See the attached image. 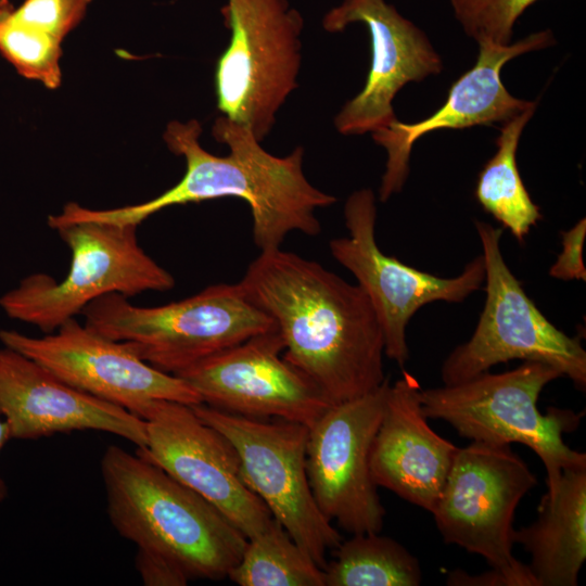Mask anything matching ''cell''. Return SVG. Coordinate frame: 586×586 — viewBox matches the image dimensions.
<instances>
[{
  "mask_svg": "<svg viewBox=\"0 0 586 586\" xmlns=\"http://www.w3.org/2000/svg\"><path fill=\"white\" fill-rule=\"evenodd\" d=\"M420 391L408 372L390 383L370 471L377 486L432 513L458 447L430 428Z\"/></svg>",
  "mask_w": 586,
  "mask_h": 586,
  "instance_id": "cell-19",
  "label": "cell"
},
{
  "mask_svg": "<svg viewBox=\"0 0 586 586\" xmlns=\"http://www.w3.org/2000/svg\"><path fill=\"white\" fill-rule=\"evenodd\" d=\"M344 219L349 235L332 239L330 252L368 296L383 332L384 354L404 367L412 316L428 304L462 303L477 291L485 279L483 256L471 259L459 275L443 278L384 254L375 240V196L368 188L347 198Z\"/></svg>",
  "mask_w": 586,
  "mask_h": 586,
  "instance_id": "cell-11",
  "label": "cell"
},
{
  "mask_svg": "<svg viewBox=\"0 0 586 586\" xmlns=\"http://www.w3.org/2000/svg\"><path fill=\"white\" fill-rule=\"evenodd\" d=\"M228 577L240 586H324L323 570L276 519L247 539Z\"/></svg>",
  "mask_w": 586,
  "mask_h": 586,
  "instance_id": "cell-23",
  "label": "cell"
},
{
  "mask_svg": "<svg viewBox=\"0 0 586 586\" xmlns=\"http://www.w3.org/2000/svg\"><path fill=\"white\" fill-rule=\"evenodd\" d=\"M142 419L148 443L136 453L213 504L247 539L268 527L273 517L244 483L233 445L191 405L154 400Z\"/></svg>",
  "mask_w": 586,
  "mask_h": 586,
  "instance_id": "cell-14",
  "label": "cell"
},
{
  "mask_svg": "<svg viewBox=\"0 0 586 586\" xmlns=\"http://www.w3.org/2000/svg\"><path fill=\"white\" fill-rule=\"evenodd\" d=\"M191 406L199 418L233 445L244 483L323 570L328 551L340 545L342 536L318 508L309 486L308 428L282 419L241 416L204 403Z\"/></svg>",
  "mask_w": 586,
  "mask_h": 586,
  "instance_id": "cell-10",
  "label": "cell"
},
{
  "mask_svg": "<svg viewBox=\"0 0 586 586\" xmlns=\"http://www.w3.org/2000/svg\"><path fill=\"white\" fill-rule=\"evenodd\" d=\"M91 0H25L11 17L30 29L60 42L81 20Z\"/></svg>",
  "mask_w": 586,
  "mask_h": 586,
  "instance_id": "cell-26",
  "label": "cell"
},
{
  "mask_svg": "<svg viewBox=\"0 0 586 586\" xmlns=\"http://www.w3.org/2000/svg\"><path fill=\"white\" fill-rule=\"evenodd\" d=\"M230 40L215 68L217 109L262 142L297 88L304 20L288 0H228Z\"/></svg>",
  "mask_w": 586,
  "mask_h": 586,
  "instance_id": "cell-8",
  "label": "cell"
},
{
  "mask_svg": "<svg viewBox=\"0 0 586 586\" xmlns=\"http://www.w3.org/2000/svg\"><path fill=\"white\" fill-rule=\"evenodd\" d=\"M553 43L549 29L531 34L507 46L479 42L475 64L454 82L440 110L420 122L406 124L396 119L387 127L372 132V139L387 153L379 188L380 200L385 202L403 189L409 174L412 145L423 135L440 129L506 123L536 107V101H525L510 94L501 82L500 72L508 61Z\"/></svg>",
  "mask_w": 586,
  "mask_h": 586,
  "instance_id": "cell-17",
  "label": "cell"
},
{
  "mask_svg": "<svg viewBox=\"0 0 586 586\" xmlns=\"http://www.w3.org/2000/svg\"><path fill=\"white\" fill-rule=\"evenodd\" d=\"M446 584L449 586H510L507 577L493 568L477 575L468 574L462 570L451 571L447 576Z\"/></svg>",
  "mask_w": 586,
  "mask_h": 586,
  "instance_id": "cell-29",
  "label": "cell"
},
{
  "mask_svg": "<svg viewBox=\"0 0 586 586\" xmlns=\"http://www.w3.org/2000/svg\"><path fill=\"white\" fill-rule=\"evenodd\" d=\"M135 563L146 586H184L191 579L179 564L152 550L138 548Z\"/></svg>",
  "mask_w": 586,
  "mask_h": 586,
  "instance_id": "cell-28",
  "label": "cell"
},
{
  "mask_svg": "<svg viewBox=\"0 0 586 586\" xmlns=\"http://www.w3.org/2000/svg\"><path fill=\"white\" fill-rule=\"evenodd\" d=\"M137 227L80 221L56 229L71 251L65 278L29 275L2 294L0 307L11 319L51 333L104 295L170 290L174 277L139 245Z\"/></svg>",
  "mask_w": 586,
  "mask_h": 586,
  "instance_id": "cell-6",
  "label": "cell"
},
{
  "mask_svg": "<svg viewBox=\"0 0 586 586\" xmlns=\"http://www.w3.org/2000/svg\"><path fill=\"white\" fill-rule=\"evenodd\" d=\"M536 482L510 445L472 441L458 448L432 512L443 540L484 558L510 586H537L512 552L515 509Z\"/></svg>",
  "mask_w": 586,
  "mask_h": 586,
  "instance_id": "cell-9",
  "label": "cell"
},
{
  "mask_svg": "<svg viewBox=\"0 0 586 586\" xmlns=\"http://www.w3.org/2000/svg\"><path fill=\"white\" fill-rule=\"evenodd\" d=\"M0 418L14 440H38L74 431H101L144 449L143 419L79 391L23 354L0 348Z\"/></svg>",
  "mask_w": 586,
  "mask_h": 586,
  "instance_id": "cell-18",
  "label": "cell"
},
{
  "mask_svg": "<svg viewBox=\"0 0 586 586\" xmlns=\"http://www.w3.org/2000/svg\"><path fill=\"white\" fill-rule=\"evenodd\" d=\"M12 10L0 16L1 54L22 76L56 88L61 80V43L15 22Z\"/></svg>",
  "mask_w": 586,
  "mask_h": 586,
  "instance_id": "cell-24",
  "label": "cell"
},
{
  "mask_svg": "<svg viewBox=\"0 0 586 586\" xmlns=\"http://www.w3.org/2000/svg\"><path fill=\"white\" fill-rule=\"evenodd\" d=\"M278 329L254 335L179 372L202 403L228 412L276 417L311 426L332 406L321 390L283 357Z\"/></svg>",
  "mask_w": 586,
  "mask_h": 586,
  "instance_id": "cell-15",
  "label": "cell"
},
{
  "mask_svg": "<svg viewBox=\"0 0 586 586\" xmlns=\"http://www.w3.org/2000/svg\"><path fill=\"white\" fill-rule=\"evenodd\" d=\"M475 228L485 268V303L471 337L443 361L441 379L453 385L513 359L556 368L585 391L586 351L579 336L553 326L527 296L500 250L502 230L477 220Z\"/></svg>",
  "mask_w": 586,
  "mask_h": 586,
  "instance_id": "cell-7",
  "label": "cell"
},
{
  "mask_svg": "<svg viewBox=\"0 0 586 586\" xmlns=\"http://www.w3.org/2000/svg\"><path fill=\"white\" fill-rule=\"evenodd\" d=\"M323 568L324 586H419L418 559L380 533L353 534L332 550Z\"/></svg>",
  "mask_w": 586,
  "mask_h": 586,
  "instance_id": "cell-22",
  "label": "cell"
},
{
  "mask_svg": "<svg viewBox=\"0 0 586 586\" xmlns=\"http://www.w3.org/2000/svg\"><path fill=\"white\" fill-rule=\"evenodd\" d=\"M94 332L124 343L155 369L178 374L243 341L277 329L239 283L213 284L184 300L154 307L113 293L81 313Z\"/></svg>",
  "mask_w": 586,
  "mask_h": 586,
  "instance_id": "cell-4",
  "label": "cell"
},
{
  "mask_svg": "<svg viewBox=\"0 0 586 586\" xmlns=\"http://www.w3.org/2000/svg\"><path fill=\"white\" fill-rule=\"evenodd\" d=\"M11 440L10 431L2 418H0V451L5 446L7 442ZM8 496V486L0 474V504L5 500Z\"/></svg>",
  "mask_w": 586,
  "mask_h": 586,
  "instance_id": "cell-30",
  "label": "cell"
},
{
  "mask_svg": "<svg viewBox=\"0 0 586 586\" xmlns=\"http://www.w3.org/2000/svg\"><path fill=\"white\" fill-rule=\"evenodd\" d=\"M390 381L358 398L329 407L308 428L306 472L316 504L351 534L380 533L385 509L370 471Z\"/></svg>",
  "mask_w": 586,
  "mask_h": 586,
  "instance_id": "cell-12",
  "label": "cell"
},
{
  "mask_svg": "<svg viewBox=\"0 0 586 586\" xmlns=\"http://www.w3.org/2000/svg\"><path fill=\"white\" fill-rule=\"evenodd\" d=\"M100 466L106 512L122 537L171 559L190 578L228 577L247 538L213 504L119 446H109Z\"/></svg>",
  "mask_w": 586,
  "mask_h": 586,
  "instance_id": "cell-3",
  "label": "cell"
},
{
  "mask_svg": "<svg viewBox=\"0 0 586 586\" xmlns=\"http://www.w3.org/2000/svg\"><path fill=\"white\" fill-rule=\"evenodd\" d=\"M586 235V220L583 217L574 227L561 232L562 251L549 269V276L560 280H586L583 263V244Z\"/></svg>",
  "mask_w": 586,
  "mask_h": 586,
  "instance_id": "cell-27",
  "label": "cell"
},
{
  "mask_svg": "<svg viewBox=\"0 0 586 586\" xmlns=\"http://www.w3.org/2000/svg\"><path fill=\"white\" fill-rule=\"evenodd\" d=\"M536 107H531L505 123L496 140L497 152L479 174L475 198L480 205L502 224L513 237L524 238L542 218L517 166V148Z\"/></svg>",
  "mask_w": 586,
  "mask_h": 586,
  "instance_id": "cell-21",
  "label": "cell"
},
{
  "mask_svg": "<svg viewBox=\"0 0 586 586\" xmlns=\"http://www.w3.org/2000/svg\"><path fill=\"white\" fill-rule=\"evenodd\" d=\"M0 342L73 387L120 406L141 419L154 400L202 403L184 380L155 369L124 343L94 332L75 318L39 337L3 329Z\"/></svg>",
  "mask_w": 586,
  "mask_h": 586,
  "instance_id": "cell-13",
  "label": "cell"
},
{
  "mask_svg": "<svg viewBox=\"0 0 586 586\" xmlns=\"http://www.w3.org/2000/svg\"><path fill=\"white\" fill-rule=\"evenodd\" d=\"M367 26L371 64L362 90L334 118L345 136L374 132L395 122L392 101L410 81L441 73L442 60L426 35L384 0H343L328 11L322 27L343 31L349 24Z\"/></svg>",
  "mask_w": 586,
  "mask_h": 586,
  "instance_id": "cell-16",
  "label": "cell"
},
{
  "mask_svg": "<svg viewBox=\"0 0 586 586\" xmlns=\"http://www.w3.org/2000/svg\"><path fill=\"white\" fill-rule=\"evenodd\" d=\"M240 284L275 320L283 357L332 405L364 396L387 379L383 332L359 285L280 247L260 251Z\"/></svg>",
  "mask_w": 586,
  "mask_h": 586,
  "instance_id": "cell-1",
  "label": "cell"
},
{
  "mask_svg": "<svg viewBox=\"0 0 586 586\" xmlns=\"http://www.w3.org/2000/svg\"><path fill=\"white\" fill-rule=\"evenodd\" d=\"M537 512L533 523L513 530V543L531 555L537 586H576L586 559V469L564 471Z\"/></svg>",
  "mask_w": 586,
  "mask_h": 586,
  "instance_id": "cell-20",
  "label": "cell"
},
{
  "mask_svg": "<svg viewBox=\"0 0 586 586\" xmlns=\"http://www.w3.org/2000/svg\"><path fill=\"white\" fill-rule=\"evenodd\" d=\"M537 0H450L456 18L476 42L511 43L513 26Z\"/></svg>",
  "mask_w": 586,
  "mask_h": 586,
  "instance_id": "cell-25",
  "label": "cell"
},
{
  "mask_svg": "<svg viewBox=\"0 0 586 586\" xmlns=\"http://www.w3.org/2000/svg\"><path fill=\"white\" fill-rule=\"evenodd\" d=\"M202 127L196 119L169 123L163 135L168 149L182 155V178L158 196L136 205L91 209L68 203L62 211L65 224L98 221L138 226L151 215L174 205L200 203L221 198L244 200L253 218V239L260 251L280 247L293 231L317 235L321 226L318 208L336 198L315 188L303 170L304 148L285 156L264 150L246 127L220 116L212 128L213 137L229 148L225 156L214 155L200 144Z\"/></svg>",
  "mask_w": 586,
  "mask_h": 586,
  "instance_id": "cell-2",
  "label": "cell"
},
{
  "mask_svg": "<svg viewBox=\"0 0 586 586\" xmlns=\"http://www.w3.org/2000/svg\"><path fill=\"white\" fill-rule=\"evenodd\" d=\"M561 377L547 364L523 361L506 372L486 371L461 383L421 388L422 411L471 441L527 446L543 461L547 492H553L564 471L586 469V454L563 441L583 413L553 407L542 413L537 406L544 387Z\"/></svg>",
  "mask_w": 586,
  "mask_h": 586,
  "instance_id": "cell-5",
  "label": "cell"
},
{
  "mask_svg": "<svg viewBox=\"0 0 586 586\" xmlns=\"http://www.w3.org/2000/svg\"><path fill=\"white\" fill-rule=\"evenodd\" d=\"M12 9L13 8L8 0H0V16Z\"/></svg>",
  "mask_w": 586,
  "mask_h": 586,
  "instance_id": "cell-31",
  "label": "cell"
}]
</instances>
